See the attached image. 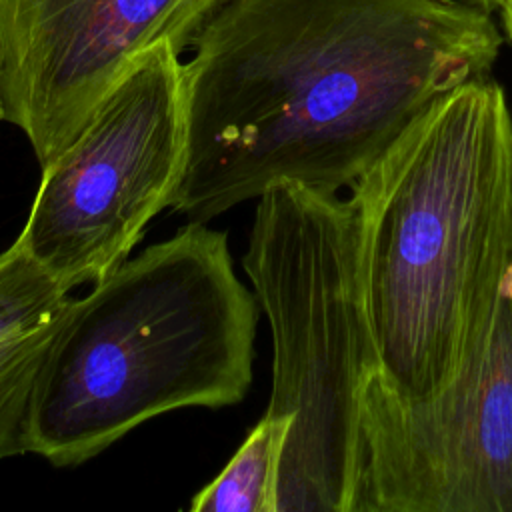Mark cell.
<instances>
[{
    "label": "cell",
    "instance_id": "cell-1",
    "mask_svg": "<svg viewBox=\"0 0 512 512\" xmlns=\"http://www.w3.org/2000/svg\"><path fill=\"white\" fill-rule=\"evenodd\" d=\"M504 42L466 0H222L184 62L168 208L208 222L276 182L338 194Z\"/></svg>",
    "mask_w": 512,
    "mask_h": 512
},
{
    "label": "cell",
    "instance_id": "cell-2",
    "mask_svg": "<svg viewBox=\"0 0 512 512\" xmlns=\"http://www.w3.org/2000/svg\"><path fill=\"white\" fill-rule=\"evenodd\" d=\"M376 384L442 392L488 340L512 258V114L492 78L428 104L352 184Z\"/></svg>",
    "mask_w": 512,
    "mask_h": 512
},
{
    "label": "cell",
    "instance_id": "cell-3",
    "mask_svg": "<svg viewBox=\"0 0 512 512\" xmlns=\"http://www.w3.org/2000/svg\"><path fill=\"white\" fill-rule=\"evenodd\" d=\"M256 320L226 232L206 222L126 258L64 306L32 392L26 450L76 466L164 412L240 402Z\"/></svg>",
    "mask_w": 512,
    "mask_h": 512
},
{
    "label": "cell",
    "instance_id": "cell-4",
    "mask_svg": "<svg viewBox=\"0 0 512 512\" xmlns=\"http://www.w3.org/2000/svg\"><path fill=\"white\" fill-rule=\"evenodd\" d=\"M242 266L272 330L266 414L288 422L274 512H360L362 394L376 356L350 198L296 182L268 186Z\"/></svg>",
    "mask_w": 512,
    "mask_h": 512
},
{
    "label": "cell",
    "instance_id": "cell-5",
    "mask_svg": "<svg viewBox=\"0 0 512 512\" xmlns=\"http://www.w3.org/2000/svg\"><path fill=\"white\" fill-rule=\"evenodd\" d=\"M184 148V60L162 40L134 60L74 142L42 168L16 240L66 290L98 282L168 208Z\"/></svg>",
    "mask_w": 512,
    "mask_h": 512
},
{
    "label": "cell",
    "instance_id": "cell-6",
    "mask_svg": "<svg viewBox=\"0 0 512 512\" xmlns=\"http://www.w3.org/2000/svg\"><path fill=\"white\" fill-rule=\"evenodd\" d=\"M360 512H512V258L488 340L436 396L400 402L368 376Z\"/></svg>",
    "mask_w": 512,
    "mask_h": 512
},
{
    "label": "cell",
    "instance_id": "cell-7",
    "mask_svg": "<svg viewBox=\"0 0 512 512\" xmlns=\"http://www.w3.org/2000/svg\"><path fill=\"white\" fill-rule=\"evenodd\" d=\"M222 0H0V104L40 164L56 160L134 60L180 52Z\"/></svg>",
    "mask_w": 512,
    "mask_h": 512
},
{
    "label": "cell",
    "instance_id": "cell-8",
    "mask_svg": "<svg viewBox=\"0 0 512 512\" xmlns=\"http://www.w3.org/2000/svg\"><path fill=\"white\" fill-rule=\"evenodd\" d=\"M68 300L18 240L0 254V460L28 452L32 392Z\"/></svg>",
    "mask_w": 512,
    "mask_h": 512
},
{
    "label": "cell",
    "instance_id": "cell-9",
    "mask_svg": "<svg viewBox=\"0 0 512 512\" xmlns=\"http://www.w3.org/2000/svg\"><path fill=\"white\" fill-rule=\"evenodd\" d=\"M288 422L268 414L248 432L226 468L194 498V512H274V490Z\"/></svg>",
    "mask_w": 512,
    "mask_h": 512
},
{
    "label": "cell",
    "instance_id": "cell-10",
    "mask_svg": "<svg viewBox=\"0 0 512 512\" xmlns=\"http://www.w3.org/2000/svg\"><path fill=\"white\" fill-rule=\"evenodd\" d=\"M500 22H502V32L506 40L512 42V0H504L500 6Z\"/></svg>",
    "mask_w": 512,
    "mask_h": 512
},
{
    "label": "cell",
    "instance_id": "cell-11",
    "mask_svg": "<svg viewBox=\"0 0 512 512\" xmlns=\"http://www.w3.org/2000/svg\"><path fill=\"white\" fill-rule=\"evenodd\" d=\"M466 2H470L482 10H488V12H498L504 0H466Z\"/></svg>",
    "mask_w": 512,
    "mask_h": 512
},
{
    "label": "cell",
    "instance_id": "cell-12",
    "mask_svg": "<svg viewBox=\"0 0 512 512\" xmlns=\"http://www.w3.org/2000/svg\"><path fill=\"white\" fill-rule=\"evenodd\" d=\"M4 120V116H2V104H0V122Z\"/></svg>",
    "mask_w": 512,
    "mask_h": 512
}]
</instances>
